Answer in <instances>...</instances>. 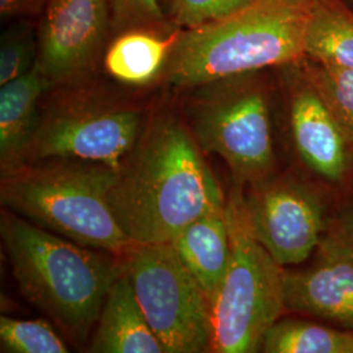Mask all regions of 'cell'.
Masks as SVG:
<instances>
[{
	"mask_svg": "<svg viewBox=\"0 0 353 353\" xmlns=\"http://www.w3.org/2000/svg\"><path fill=\"white\" fill-rule=\"evenodd\" d=\"M109 204L132 243H165L225 198L189 125L172 112L147 119L117 170Z\"/></svg>",
	"mask_w": 353,
	"mask_h": 353,
	"instance_id": "6da1fadb",
	"label": "cell"
},
{
	"mask_svg": "<svg viewBox=\"0 0 353 353\" xmlns=\"http://www.w3.org/2000/svg\"><path fill=\"white\" fill-rule=\"evenodd\" d=\"M313 1L254 0L221 20L182 29L165 71L166 83L186 92L303 61Z\"/></svg>",
	"mask_w": 353,
	"mask_h": 353,
	"instance_id": "7a4b0ae2",
	"label": "cell"
},
{
	"mask_svg": "<svg viewBox=\"0 0 353 353\" xmlns=\"http://www.w3.org/2000/svg\"><path fill=\"white\" fill-rule=\"evenodd\" d=\"M0 233L19 290L77 343L97 325L119 275L112 252L67 240L7 210Z\"/></svg>",
	"mask_w": 353,
	"mask_h": 353,
	"instance_id": "3957f363",
	"label": "cell"
},
{
	"mask_svg": "<svg viewBox=\"0 0 353 353\" xmlns=\"http://www.w3.org/2000/svg\"><path fill=\"white\" fill-rule=\"evenodd\" d=\"M117 170L79 160L26 164L1 176L7 210L79 245L123 255L134 245L109 204Z\"/></svg>",
	"mask_w": 353,
	"mask_h": 353,
	"instance_id": "277c9868",
	"label": "cell"
},
{
	"mask_svg": "<svg viewBox=\"0 0 353 353\" xmlns=\"http://www.w3.org/2000/svg\"><path fill=\"white\" fill-rule=\"evenodd\" d=\"M225 216L230 261L211 305V352H258L268 328L285 312V270L254 234L245 188L233 185L225 198Z\"/></svg>",
	"mask_w": 353,
	"mask_h": 353,
	"instance_id": "5b68a950",
	"label": "cell"
},
{
	"mask_svg": "<svg viewBox=\"0 0 353 353\" xmlns=\"http://www.w3.org/2000/svg\"><path fill=\"white\" fill-rule=\"evenodd\" d=\"M265 71L216 80L186 93L188 125L203 152L220 156L233 185L252 186L272 176L270 85Z\"/></svg>",
	"mask_w": 353,
	"mask_h": 353,
	"instance_id": "8992f818",
	"label": "cell"
},
{
	"mask_svg": "<svg viewBox=\"0 0 353 353\" xmlns=\"http://www.w3.org/2000/svg\"><path fill=\"white\" fill-rule=\"evenodd\" d=\"M80 84L58 88L62 96L42 110L26 164L62 159L118 170L137 145L147 123L144 112Z\"/></svg>",
	"mask_w": 353,
	"mask_h": 353,
	"instance_id": "52a82bcc",
	"label": "cell"
},
{
	"mask_svg": "<svg viewBox=\"0 0 353 353\" xmlns=\"http://www.w3.org/2000/svg\"><path fill=\"white\" fill-rule=\"evenodd\" d=\"M121 267L165 353L212 350L211 303L170 242L134 243Z\"/></svg>",
	"mask_w": 353,
	"mask_h": 353,
	"instance_id": "ba28073f",
	"label": "cell"
},
{
	"mask_svg": "<svg viewBox=\"0 0 353 353\" xmlns=\"http://www.w3.org/2000/svg\"><path fill=\"white\" fill-rule=\"evenodd\" d=\"M245 201L255 237L283 267L307 261L326 234L319 192L293 176H268L249 188Z\"/></svg>",
	"mask_w": 353,
	"mask_h": 353,
	"instance_id": "9c48e42d",
	"label": "cell"
},
{
	"mask_svg": "<svg viewBox=\"0 0 353 353\" xmlns=\"http://www.w3.org/2000/svg\"><path fill=\"white\" fill-rule=\"evenodd\" d=\"M37 64L52 89L87 79L112 39L108 0H50L41 14Z\"/></svg>",
	"mask_w": 353,
	"mask_h": 353,
	"instance_id": "30bf717a",
	"label": "cell"
},
{
	"mask_svg": "<svg viewBox=\"0 0 353 353\" xmlns=\"http://www.w3.org/2000/svg\"><path fill=\"white\" fill-rule=\"evenodd\" d=\"M280 68L288 87L292 135L303 164L328 182H341L351 152L341 127L303 74L301 61Z\"/></svg>",
	"mask_w": 353,
	"mask_h": 353,
	"instance_id": "8fae6325",
	"label": "cell"
},
{
	"mask_svg": "<svg viewBox=\"0 0 353 353\" xmlns=\"http://www.w3.org/2000/svg\"><path fill=\"white\" fill-rule=\"evenodd\" d=\"M313 265L284 271L285 312L353 331V256L323 236Z\"/></svg>",
	"mask_w": 353,
	"mask_h": 353,
	"instance_id": "7c38bea8",
	"label": "cell"
},
{
	"mask_svg": "<svg viewBox=\"0 0 353 353\" xmlns=\"http://www.w3.org/2000/svg\"><path fill=\"white\" fill-rule=\"evenodd\" d=\"M182 29L176 26H141L114 34L102 58L115 81L143 88L164 77Z\"/></svg>",
	"mask_w": 353,
	"mask_h": 353,
	"instance_id": "4fadbf2b",
	"label": "cell"
},
{
	"mask_svg": "<svg viewBox=\"0 0 353 353\" xmlns=\"http://www.w3.org/2000/svg\"><path fill=\"white\" fill-rule=\"evenodd\" d=\"M50 84L37 64L0 85V169L1 176L26 164V154L41 121V102Z\"/></svg>",
	"mask_w": 353,
	"mask_h": 353,
	"instance_id": "5bb4252c",
	"label": "cell"
},
{
	"mask_svg": "<svg viewBox=\"0 0 353 353\" xmlns=\"http://www.w3.org/2000/svg\"><path fill=\"white\" fill-rule=\"evenodd\" d=\"M90 351L165 353L163 344L152 331L122 268L102 306Z\"/></svg>",
	"mask_w": 353,
	"mask_h": 353,
	"instance_id": "9a60e30c",
	"label": "cell"
},
{
	"mask_svg": "<svg viewBox=\"0 0 353 353\" xmlns=\"http://www.w3.org/2000/svg\"><path fill=\"white\" fill-rule=\"evenodd\" d=\"M170 243L212 305L230 261L225 205L202 214Z\"/></svg>",
	"mask_w": 353,
	"mask_h": 353,
	"instance_id": "2e32d148",
	"label": "cell"
},
{
	"mask_svg": "<svg viewBox=\"0 0 353 353\" xmlns=\"http://www.w3.org/2000/svg\"><path fill=\"white\" fill-rule=\"evenodd\" d=\"M305 59L353 71V8L345 0H314Z\"/></svg>",
	"mask_w": 353,
	"mask_h": 353,
	"instance_id": "e0dca14e",
	"label": "cell"
},
{
	"mask_svg": "<svg viewBox=\"0 0 353 353\" xmlns=\"http://www.w3.org/2000/svg\"><path fill=\"white\" fill-rule=\"evenodd\" d=\"M261 351L267 353H353V331L325 322L283 318L265 332Z\"/></svg>",
	"mask_w": 353,
	"mask_h": 353,
	"instance_id": "ac0fdd59",
	"label": "cell"
},
{
	"mask_svg": "<svg viewBox=\"0 0 353 353\" xmlns=\"http://www.w3.org/2000/svg\"><path fill=\"white\" fill-rule=\"evenodd\" d=\"M303 74L327 105L353 151V71L301 61Z\"/></svg>",
	"mask_w": 353,
	"mask_h": 353,
	"instance_id": "d6986e66",
	"label": "cell"
},
{
	"mask_svg": "<svg viewBox=\"0 0 353 353\" xmlns=\"http://www.w3.org/2000/svg\"><path fill=\"white\" fill-rule=\"evenodd\" d=\"M38 30L33 19L13 20L0 37V85L26 75L37 62Z\"/></svg>",
	"mask_w": 353,
	"mask_h": 353,
	"instance_id": "ffe728a7",
	"label": "cell"
},
{
	"mask_svg": "<svg viewBox=\"0 0 353 353\" xmlns=\"http://www.w3.org/2000/svg\"><path fill=\"white\" fill-rule=\"evenodd\" d=\"M0 347L7 353H67L62 338L45 321L0 318Z\"/></svg>",
	"mask_w": 353,
	"mask_h": 353,
	"instance_id": "44dd1931",
	"label": "cell"
},
{
	"mask_svg": "<svg viewBox=\"0 0 353 353\" xmlns=\"http://www.w3.org/2000/svg\"><path fill=\"white\" fill-rule=\"evenodd\" d=\"M254 0H161L168 20L181 29H195L240 11Z\"/></svg>",
	"mask_w": 353,
	"mask_h": 353,
	"instance_id": "7402d4cb",
	"label": "cell"
},
{
	"mask_svg": "<svg viewBox=\"0 0 353 353\" xmlns=\"http://www.w3.org/2000/svg\"><path fill=\"white\" fill-rule=\"evenodd\" d=\"M108 3L113 36L132 28L174 26L168 20L161 0H108Z\"/></svg>",
	"mask_w": 353,
	"mask_h": 353,
	"instance_id": "603a6c76",
	"label": "cell"
},
{
	"mask_svg": "<svg viewBox=\"0 0 353 353\" xmlns=\"http://www.w3.org/2000/svg\"><path fill=\"white\" fill-rule=\"evenodd\" d=\"M353 256V205L344 208L335 219L328 221L325 234Z\"/></svg>",
	"mask_w": 353,
	"mask_h": 353,
	"instance_id": "cb8c5ba5",
	"label": "cell"
},
{
	"mask_svg": "<svg viewBox=\"0 0 353 353\" xmlns=\"http://www.w3.org/2000/svg\"><path fill=\"white\" fill-rule=\"evenodd\" d=\"M49 1L50 0H0L1 20L39 19Z\"/></svg>",
	"mask_w": 353,
	"mask_h": 353,
	"instance_id": "d4e9b609",
	"label": "cell"
},
{
	"mask_svg": "<svg viewBox=\"0 0 353 353\" xmlns=\"http://www.w3.org/2000/svg\"><path fill=\"white\" fill-rule=\"evenodd\" d=\"M345 1H347V3H348V4H350V6L353 8V0H345Z\"/></svg>",
	"mask_w": 353,
	"mask_h": 353,
	"instance_id": "484cf974",
	"label": "cell"
}]
</instances>
